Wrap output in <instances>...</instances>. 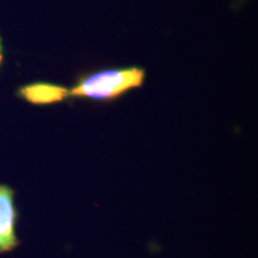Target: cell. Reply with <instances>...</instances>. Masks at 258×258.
<instances>
[{
  "instance_id": "obj_2",
  "label": "cell",
  "mask_w": 258,
  "mask_h": 258,
  "mask_svg": "<svg viewBox=\"0 0 258 258\" xmlns=\"http://www.w3.org/2000/svg\"><path fill=\"white\" fill-rule=\"evenodd\" d=\"M17 220L15 190L6 184H0V253L11 252L21 244L16 234Z\"/></svg>"
},
{
  "instance_id": "obj_1",
  "label": "cell",
  "mask_w": 258,
  "mask_h": 258,
  "mask_svg": "<svg viewBox=\"0 0 258 258\" xmlns=\"http://www.w3.org/2000/svg\"><path fill=\"white\" fill-rule=\"evenodd\" d=\"M144 80L145 71L139 67L101 71L80 79L70 91V96L108 102L129 90L140 88Z\"/></svg>"
},
{
  "instance_id": "obj_3",
  "label": "cell",
  "mask_w": 258,
  "mask_h": 258,
  "mask_svg": "<svg viewBox=\"0 0 258 258\" xmlns=\"http://www.w3.org/2000/svg\"><path fill=\"white\" fill-rule=\"evenodd\" d=\"M17 96L32 105H49L64 101L70 91L55 84L31 83L19 88Z\"/></svg>"
},
{
  "instance_id": "obj_4",
  "label": "cell",
  "mask_w": 258,
  "mask_h": 258,
  "mask_svg": "<svg viewBox=\"0 0 258 258\" xmlns=\"http://www.w3.org/2000/svg\"><path fill=\"white\" fill-rule=\"evenodd\" d=\"M3 61H4V51H3V41L0 38V66H2Z\"/></svg>"
}]
</instances>
